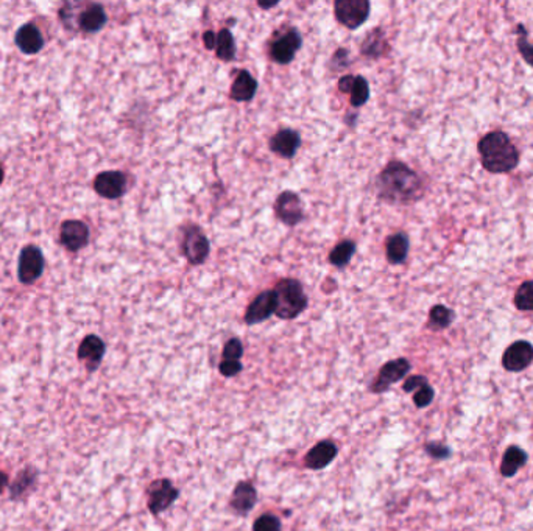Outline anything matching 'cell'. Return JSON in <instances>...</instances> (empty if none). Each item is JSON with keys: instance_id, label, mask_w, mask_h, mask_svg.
<instances>
[{"instance_id": "1", "label": "cell", "mask_w": 533, "mask_h": 531, "mask_svg": "<svg viewBox=\"0 0 533 531\" xmlns=\"http://www.w3.org/2000/svg\"><path fill=\"white\" fill-rule=\"evenodd\" d=\"M377 195L390 204H410L425 194L420 175L401 161H390L377 176Z\"/></svg>"}, {"instance_id": "2", "label": "cell", "mask_w": 533, "mask_h": 531, "mask_svg": "<svg viewBox=\"0 0 533 531\" xmlns=\"http://www.w3.org/2000/svg\"><path fill=\"white\" fill-rule=\"evenodd\" d=\"M479 155L490 174H510L519 164V151L504 131H491L479 140Z\"/></svg>"}, {"instance_id": "3", "label": "cell", "mask_w": 533, "mask_h": 531, "mask_svg": "<svg viewBox=\"0 0 533 531\" xmlns=\"http://www.w3.org/2000/svg\"><path fill=\"white\" fill-rule=\"evenodd\" d=\"M276 295V315L281 319H293L307 309V296L297 279H281L273 290Z\"/></svg>"}, {"instance_id": "4", "label": "cell", "mask_w": 533, "mask_h": 531, "mask_svg": "<svg viewBox=\"0 0 533 531\" xmlns=\"http://www.w3.org/2000/svg\"><path fill=\"white\" fill-rule=\"evenodd\" d=\"M371 5L368 0H336L334 12L343 27L356 30L367 22Z\"/></svg>"}, {"instance_id": "5", "label": "cell", "mask_w": 533, "mask_h": 531, "mask_svg": "<svg viewBox=\"0 0 533 531\" xmlns=\"http://www.w3.org/2000/svg\"><path fill=\"white\" fill-rule=\"evenodd\" d=\"M209 240L197 225H190L184 229L181 242V253L190 265H202L209 255Z\"/></svg>"}, {"instance_id": "6", "label": "cell", "mask_w": 533, "mask_h": 531, "mask_svg": "<svg viewBox=\"0 0 533 531\" xmlns=\"http://www.w3.org/2000/svg\"><path fill=\"white\" fill-rule=\"evenodd\" d=\"M301 35L297 28H287L281 31L279 36H276L274 40L270 42V58L278 64H288L292 62L295 55L301 49Z\"/></svg>"}, {"instance_id": "7", "label": "cell", "mask_w": 533, "mask_h": 531, "mask_svg": "<svg viewBox=\"0 0 533 531\" xmlns=\"http://www.w3.org/2000/svg\"><path fill=\"white\" fill-rule=\"evenodd\" d=\"M44 255L41 249L33 245L25 246L19 254L17 276L22 284H33L44 271Z\"/></svg>"}, {"instance_id": "8", "label": "cell", "mask_w": 533, "mask_h": 531, "mask_svg": "<svg viewBox=\"0 0 533 531\" xmlns=\"http://www.w3.org/2000/svg\"><path fill=\"white\" fill-rule=\"evenodd\" d=\"M274 214L287 226H297L304 220V208L300 196L292 190L282 192L274 203Z\"/></svg>"}, {"instance_id": "9", "label": "cell", "mask_w": 533, "mask_h": 531, "mask_svg": "<svg viewBox=\"0 0 533 531\" xmlns=\"http://www.w3.org/2000/svg\"><path fill=\"white\" fill-rule=\"evenodd\" d=\"M410 368L412 366H410V362L407 358H396V360L387 362L381 368V371H379L373 385H371V391L385 393L391 385L402 380L404 377L409 374Z\"/></svg>"}, {"instance_id": "10", "label": "cell", "mask_w": 533, "mask_h": 531, "mask_svg": "<svg viewBox=\"0 0 533 531\" xmlns=\"http://www.w3.org/2000/svg\"><path fill=\"white\" fill-rule=\"evenodd\" d=\"M179 497V491L172 484L170 480L161 478L158 482H153L149 489V508L151 514H161L163 511L169 509L173 502Z\"/></svg>"}, {"instance_id": "11", "label": "cell", "mask_w": 533, "mask_h": 531, "mask_svg": "<svg viewBox=\"0 0 533 531\" xmlns=\"http://www.w3.org/2000/svg\"><path fill=\"white\" fill-rule=\"evenodd\" d=\"M533 363V344L525 340L511 343L502 355V366L510 373H521Z\"/></svg>"}, {"instance_id": "12", "label": "cell", "mask_w": 533, "mask_h": 531, "mask_svg": "<svg viewBox=\"0 0 533 531\" xmlns=\"http://www.w3.org/2000/svg\"><path fill=\"white\" fill-rule=\"evenodd\" d=\"M94 189L100 196L117 200L126 192V176L122 171H101L94 179Z\"/></svg>"}, {"instance_id": "13", "label": "cell", "mask_w": 533, "mask_h": 531, "mask_svg": "<svg viewBox=\"0 0 533 531\" xmlns=\"http://www.w3.org/2000/svg\"><path fill=\"white\" fill-rule=\"evenodd\" d=\"M60 240L63 246H66L69 251H80L89 242V228L86 223L80 220L64 221L60 229Z\"/></svg>"}, {"instance_id": "14", "label": "cell", "mask_w": 533, "mask_h": 531, "mask_svg": "<svg viewBox=\"0 0 533 531\" xmlns=\"http://www.w3.org/2000/svg\"><path fill=\"white\" fill-rule=\"evenodd\" d=\"M276 312V295L273 290L262 292L256 296L245 312V323L248 326L265 321Z\"/></svg>"}, {"instance_id": "15", "label": "cell", "mask_w": 533, "mask_h": 531, "mask_svg": "<svg viewBox=\"0 0 533 531\" xmlns=\"http://www.w3.org/2000/svg\"><path fill=\"white\" fill-rule=\"evenodd\" d=\"M338 453L337 446L332 443V441H320L312 449L307 452V455L304 458V464L307 469L312 471H320L325 469L327 464H331L334 460H336Z\"/></svg>"}, {"instance_id": "16", "label": "cell", "mask_w": 533, "mask_h": 531, "mask_svg": "<svg viewBox=\"0 0 533 531\" xmlns=\"http://www.w3.org/2000/svg\"><path fill=\"white\" fill-rule=\"evenodd\" d=\"M301 145V137L300 134L290 130V128H286V130H281L274 134V136L270 139V150H272L274 155H278L284 159H292L295 155H297V150Z\"/></svg>"}, {"instance_id": "17", "label": "cell", "mask_w": 533, "mask_h": 531, "mask_svg": "<svg viewBox=\"0 0 533 531\" xmlns=\"http://www.w3.org/2000/svg\"><path fill=\"white\" fill-rule=\"evenodd\" d=\"M256 500H258V492H256L254 486L247 482H239L233 491L229 507L236 514L243 516L254 508Z\"/></svg>"}, {"instance_id": "18", "label": "cell", "mask_w": 533, "mask_h": 531, "mask_svg": "<svg viewBox=\"0 0 533 531\" xmlns=\"http://www.w3.org/2000/svg\"><path fill=\"white\" fill-rule=\"evenodd\" d=\"M16 46L25 55H35L44 46V37L40 28L33 24H25L16 33Z\"/></svg>"}, {"instance_id": "19", "label": "cell", "mask_w": 533, "mask_h": 531, "mask_svg": "<svg viewBox=\"0 0 533 531\" xmlns=\"http://www.w3.org/2000/svg\"><path fill=\"white\" fill-rule=\"evenodd\" d=\"M105 355V343L97 335H88L79 348V358L86 363L89 371L99 366Z\"/></svg>"}, {"instance_id": "20", "label": "cell", "mask_w": 533, "mask_h": 531, "mask_svg": "<svg viewBox=\"0 0 533 531\" xmlns=\"http://www.w3.org/2000/svg\"><path fill=\"white\" fill-rule=\"evenodd\" d=\"M529 462V455L527 452L518 446H510L507 447V450L502 457V463H500V473L505 478H511L515 477L518 471L524 468Z\"/></svg>"}, {"instance_id": "21", "label": "cell", "mask_w": 533, "mask_h": 531, "mask_svg": "<svg viewBox=\"0 0 533 531\" xmlns=\"http://www.w3.org/2000/svg\"><path fill=\"white\" fill-rule=\"evenodd\" d=\"M108 21V16L105 12V8L99 3L89 5L86 10L81 11L79 16V27L86 31V33H95L105 27Z\"/></svg>"}, {"instance_id": "22", "label": "cell", "mask_w": 533, "mask_h": 531, "mask_svg": "<svg viewBox=\"0 0 533 531\" xmlns=\"http://www.w3.org/2000/svg\"><path fill=\"white\" fill-rule=\"evenodd\" d=\"M256 91H258V83L253 78V75L248 70H240L231 86L229 95L236 101H249L253 100Z\"/></svg>"}, {"instance_id": "23", "label": "cell", "mask_w": 533, "mask_h": 531, "mask_svg": "<svg viewBox=\"0 0 533 531\" xmlns=\"http://www.w3.org/2000/svg\"><path fill=\"white\" fill-rule=\"evenodd\" d=\"M410 248V242L407 234L397 233L390 235L387 239V245H385V251H387V260L393 265L404 264L407 259Z\"/></svg>"}, {"instance_id": "24", "label": "cell", "mask_w": 533, "mask_h": 531, "mask_svg": "<svg viewBox=\"0 0 533 531\" xmlns=\"http://www.w3.org/2000/svg\"><path fill=\"white\" fill-rule=\"evenodd\" d=\"M385 49H387V41H385V36L381 28H375L362 42V55L373 60L382 56Z\"/></svg>"}, {"instance_id": "25", "label": "cell", "mask_w": 533, "mask_h": 531, "mask_svg": "<svg viewBox=\"0 0 533 531\" xmlns=\"http://www.w3.org/2000/svg\"><path fill=\"white\" fill-rule=\"evenodd\" d=\"M455 318V313L449 309V307L443 304H436L429 312V321L427 326L432 330H443L448 329L452 324Z\"/></svg>"}, {"instance_id": "26", "label": "cell", "mask_w": 533, "mask_h": 531, "mask_svg": "<svg viewBox=\"0 0 533 531\" xmlns=\"http://www.w3.org/2000/svg\"><path fill=\"white\" fill-rule=\"evenodd\" d=\"M215 55L222 61H233L236 58V41L228 28L218 31L215 42Z\"/></svg>"}, {"instance_id": "27", "label": "cell", "mask_w": 533, "mask_h": 531, "mask_svg": "<svg viewBox=\"0 0 533 531\" xmlns=\"http://www.w3.org/2000/svg\"><path fill=\"white\" fill-rule=\"evenodd\" d=\"M356 253V243L351 240H343L332 249L329 254L331 265L337 268H343L350 264V260Z\"/></svg>"}, {"instance_id": "28", "label": "cell", "mask_w": 533, "mask_h": 531, "mask_svg": "<svg viewBox=\"0 0 533 531\" xmlns=\"http://www.w3.org/2000/svg\"><path fill=\"white\" fill-rule=\"evenodd\" d=\"M515 305L521 312H533V280H525L518 287Z\"/></svg>"}, {"instance_id": "29", "label": "cell", "mask_w": 533, "mask_h": 531, "mask_svg": "<svg viewBox=\"0 0 533 531\" xmlns=\"http://www.w3.org/2000/svg\"><path fill=\"white\" fill-rule=\"evenodd\" d=\"M351 105L361 108L367 103L370 99V85L363 76L357 75L354 78V85L351 87Z\"/></svg>"}, {"instance_id": "30", "label": "cell", "mask_w": 533, "mask_h": 531, "mask_svg": "<svg viewBox=\"0 0 533 531\" xmlns=\"http://www.w3.org/2000/svg\"><path fill=\"white\" fill-rule=\"evenodd\" d=\"M518 50L519 53H521V56L524 58V61L529 64V66L533 67V44L529 41V36H527V31H525V27L523 24L518 25Z\"/></svg>"}, {"instance_id": "31", "label": "cell", "mask_w": 533, "mask_h": 531, "mask_svg": "<svg viewBox=\"0 0 533 531\" xmlns=\"http://www.w3.org/2000/svg\"><path fill=\"white\" fill-rule=\"evenodd\" d=\"M425 450L434 460H448L452 453L451 447L440 443V441H429V443L425 444Z\"/></svg>"}, {"instance_id": "32", "label": "cell", "mask_w": 533, "mask_h": 531, "mask_svg": "<svg viewBox=\"0 0 533 531\" xmlns=\"http://www.w3.org/2000/svg\"><path fill=\"white\" fill-rule=\"evenodd\" d=\"M434 398H435V389L430 387L429 383H426V385H423L413 393V404L416 405V408H426L432 404Z\"/></svg>"}, {"instance_id": "33", "label": "cell", "mask_w": 533, "mask_h": 531, "mask_svg": "<svg viewBox=\"0 0 533 531\" xmlns=\"http://www.w3.org/2000/svg\"><path fill=\"white\" fill-rule=\"evenodd\" d=\"M281 521L274 514H262L254 522L253 531H281Z\"/></svg>"}, {"instance_id": "34", "label": "cell", "mask_w": 533, "mask_h": 531, "mask_svg": "<svg viewBox=\"0 0 533 531\" xmlns=\"http://www.w3.org/2000/svg\"><path fill=\"white\" fill-rule=\"evenodd\" d=\"M243 355V344L239 338H231L223 348V360H239Z\"/></svg>"}, {"instance_id": "35", "label": "cell", "mask_w": 533, "mask_h": 531, "mask_svg": "<svg viewBox=\"0 0 533 531\" xmlns=\"http://www.w3.org/2000/svg\"><path fill=\"white\" fill-rule=\"evenodd\" d=\"M242 369L243 366L239 360H223L220 366H218V371H220V374L224 377H234L239 374Z\"/></svg>"}, {"instance_id": "36", "label": "cell", "mask_w": 533, "mask_h": 531, "mask_svg": "<svg viewBox=\"0 0 533 531\" xmlns=\"http://www.w3.org/2000/svg\"><path fill=\"white\" fill-rule=\"evenodd\" d=\"M426 383H429V380L426 379L425 376H412V377H409L406 382H404L402 389L406 393H415L416 389L421 388L423 385H426Z\"/></svg>"}, {"instance_id": "37", "label": "cell", "mask_w": 533, "mask_h": 531, "mask_svg": "<svg viewBox=\"0 0 533 531\" xmlns=\"http://www.w3.org/2000/svg\"><path fill=\"white\" fill-rule=\"evenodd\" d=\"M354 78H356V76H352V75L342 76V78L338 80V89H340V91L345 92V94H350L352 85H354Z\"/></svg>"}, {"instance_id": "38", "label": "cell", "mask_w": 533, "mask_h": 531, "mask_svg": "<svg viewBox=\"0 0 533 531\" xmlns=\"http://www.w3.org/2000/svg\"><path fill=\"white\" fill-rule=\"evenodd\" d=\"M215 42H217V35L214 33V31H206V33L203 35V44L206 49L209 50L215 49Z\"/></svg>"}, {"instance_id": "39", "label": "cell", "mask_w": 533, "mask_h": 531, "mask_svg": "<svg viewBox=\"0 0 533 531\" xmlns=\"http://www.w3.org/2000/svg\"><path fill=\"white\" fill-rule=\"evenodd\" d=\"M6 484H8V477L3 472H0V492L6 488Z\"/></svg>"}, {"instance_id": "40", "label": "cell", "mask_w": 533, "mask_h": 531, "mask_svg": "<svg viewBox=\"0 0 533 531\" xmlns=\"http://www.w3.org/2000/svg\"><path fill=\"white\" fill-rule=\"evenodd\" d=\"M258 5L261 6L262 10H268V8H273V6L278 5V2H272V3H262V2H259Z\"/></svg>"}, {"instance_id": "41", "label": "cell", "mask_w": 533, "mask_h": 531, "mask_svg": "<svg viewBox=\"0 0 533 531\" xmlns=\"http://www.w3.org/2000/svg\"><path fill=\"white\" fill-rule=\"evenodd\" d=\"M2 181H3V169L2 165H0V184H2Z\"/></svg>"}]
</instances>
